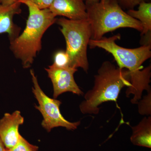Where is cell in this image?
Returning a JSON list of instances; mask_svg holds the SVG:
<instances>
[{
    "label": "cell",
    "instance_id": "obj_4",
    "mask_svg": "<svg viewBox=\"0 0 151 151\" xmlns=\"http://www.w3.org/2000/svg\"><path fill=\"white\" fill-rule=\"evenodd\" d=\"M86 4L87 20L91 30V40H99L108 32L122 28L142 32V25L130 16L116 0H100Z\"/></svg>",
    "mask_w": 151,
    "mask_h": 151
},
{
    "label": "cell",
    "instance_id": "obj_9",
    "mask_svg": "<svg viewBox=\"0 0 151 151\" xmlns=\"http://www.w3.org/2000/svg\"><path fill=\"white\" fill-rule=\"evenodd\" d=\"M49 9L55 17H63L73 20L87 19L84 0H54Z\"/></svg>",
    "mask_w": 151,
    "mask_h": 151
},
{
    "label": "cell",
    "instance_id": "obj_2",
    "mask_svg": "<svg viewBox=\"0 0 151 151\" xmlns=\"http://www.w3.org/2000/svg\"><path fill=\"white\" fill-rule=\"evenodd\" d=\"M27 6L29 15L21 34L10 42V48L24 68L30 67L42 49V39L49 28L56 23V17L49 9H40L28 1L19 2Z\"/></svg>",
    "mask_w": 151,
    "mask_h": 151
},
{
    "label": "cell",
    "instance_id": "obj_10",
    "mask_svg": "<svg viewBox=\"0 0 151 151\" xmlns=\"http://www.w3.org/2000/svg\"><path fill=\"white\" fill-rule=\"evenodd\" d=\"M20 3L17 2L11 5H3L0 1V34L8 35L10 42L20 34L21 28L14 22V17L21 13Z\"/></svg>",
    "mask_w": 151,
    "mask_h": 151
},
{
    "label": "cell",
    "instance_id": "obj_16",
    "mask_svg": "<svg viewBox=\"0 0 151 151\" xmlns=\"http://www.w3.org/2000/svg\"><path fill=\"white\" fill-rule=\"evenodd\" d=\"M116 1L123 9H133L141 3L149 2L150 0H116Z\"/></svg>",
    "mask_w": 151,
    "mask_h": 151
},
{
    "label": "cell",
    "instance_id": "obj_11",
    "mask_svg": "<svg viewBox=\"0 0 151 151\" xmlns=\"http://www.w3.org/2000/svg\"><path fill=\"white\" fill-rule=\"evenodd\" d=\"M130 138L134 145L151 148V117H145L135 127H132Z\"/></svg>",
    "mask_w": 151,
    "mask_h": 151
},
{
    "label": "cell",
    "instance_id": "obj_1",
    "mask_svg": "<svg viewBox=\"0 0 151 151\" xmlns=\"http://www.w3.org/2000/svg\"><path fill=\"white\" fill-rule=\"evenodd\" d=\"M121 38L120 34L109 37H103L99 40H90L89 46L91 48L99 47L112 55L120 68H125L129 72L131 86L126 91L127 97L134 95L131 103L137 104L142 99L144 90L151 91V66L144 69L142 66L151 57V46L143 45L135 48H127L118 45L116 41Z\"/></svg>",
    "mask_w": 151,
    "mask_h": 151
},
{
    "label": "cell",
    "instance_id": "obj_6",
    "mask_svg": "<svg viewBox=\"0 0 151 151\" xmlns=\"http://www.w3.org/2000/svg\"><path fill=\"white\" fill-rule=\"evenodd\" d=\"M30 72L33 84L32 92L39 104L38 105H35V108L43 116L41 125L44 129L48 132L53 128L58 127H64L68 130L76 129L81 122H71L66 120L60 110L61 102L47 96L40 88L34 71L31 70Z\"/></svg>",
    "mask_w": 151,
    "mask_h": 151
},
{
    "label": "cell",
    "instance_id": "obj_13",
    "mask_svg": "<svg viewBox=\"0 0 151 151\" xmlns=\"http://www.w3.org/2000/svg\"><path fill=\"white\" fill-rule=\"evenodd\" d=\"M138 102V111L140 115L150 116L151 114V91Z\"/></svg>",
    "mask_w": 151,
    "mask_h": 151
},
{
    "label": "cell",
    "instance_id": "obj_15",
    "mask_svg": "<svg viewBox=\"0 0 151 151\" xmlns=\"http://www.w3.org/2000/svg\"><path fill=\"white\" fill-rule=\"evenodd\" d=\"M69 58L66 52L59 50L55 52L53 57V65L59 67L69 66Z\"/></svg>",
    "mask_w": 151,
    "mask_h": 151
},
{
    "label": "cell",
    "instance_id": "obj_8",
    "mask_svg": "<svg viewBox=\"0 0 151 151\" xmlns=\"http://www.w3.org/2000/svg\"><path fill=\"white\" fill-rule=\"evenodd\" d=\"M24 122V118L19 111L5 113L0 120V139L6 150L12 148L18 142L21 136L19 127Z\"/></svg>",
    "mask_w": 151,
    "mask_h": 151
},
{
    "label": "cell",
    "instance_id": "obj_19",
    "mask_svg": "<svg viewBox=\"0 0 151 151\" xmlns=\"http://www.w3.org/2000/svg\"><path fill=\"white\" fill-rule=\"evenodd\" d=\"M5 147L3 144L2 142L0 139V151H4L5 150Z\"/></svg>",
    "mask_w": 151,
    "mask_h": 151
},
{
    "label": "cell",
    "instance_id": "obj_3",
    "mask_svg": "<svg viewBox=\"0 0 151 151\" xmlns=\"http://www.w3.org/2000/svg\"><path fill=\"white\" fill-rule=\"evenodd\" d=\"M94 78L93 88L84 94V100L79 105L84 114L97 115L102 103L116 102L122 89L131 86L129 72L108 60L102 63Z\"/></svg>",
    "mask_w": 151,
    "mask_h": 151
},
{
    "label": "cell",
    "instance_id": "obj_7",
    "mask_svg": "<svg viewBox=\"0 0 151 151\" xmlns=\"http://www.w3.org/2000/svg\"><path fill=\"white\" fill-rule=\"evenodd\" d=\"M45 70L51 80L53 88V98L56 99L63 93L70 92L78 95L84 92L76 84L74 78L77 68L70 67H59L52 64Z\"/></svg>",
    "mask_w": 151,
    "mask_h": 151
},
{
    "label": "cell",
    "instance_id": "obj_18",
    "mask_svg": "<svg viewBox=\"0 0 151 151\" xmlns=\"http://www.w3.org/2000/svg\"><path fill=\"white\" fill-rule=\"evenodd\" d=\"M20 0H0L1 3L4 5H11L15 3L18 2Z\"/></svg>",
    "mask_w": 151,
    "mask_h": 151
},
{
    "label": "cell",
    "instance_id": "obj_20",
    "mask_svg": "<svg viewBox=\"0 0 151 151\" xmlns=\"http://www.w3.org/2000/svg\"><path fill=\"white\" fill-rule=\"evenodd\" d=\"M100 0H84L85 3L86 4H91V3H94L97 2L99 1Z\"/></svg>",
    "mask_w": 151,
    "mask_h": 151
},
{
    "label": "cell",
    "instance_id": "obj_17",
    "mask_svg": "<svg viewBox=\"0 0 151 151\" xmlns=\"http://www.w3.org/2000/svg\"><path fill=\"white\" fill-rule=\"evenodd\" d=\"M22 1H28L40 9H49L54 0H20L19 2Z\"/></svg>",
    "mask_w": 151,
    "mask_h": 151
},
{
    "label": "cell",
    "instance_id": "obj_14",
    "mask_svg": "<svg viewBox=\"0 0 151 151\" xmlns=\"http://www.w3.org/2000/svg\"><path fill=\"white\" fill-rule=\"evenodd\" d=\"M39 147L37 146L30 144L22 136H21L19 139L12 148L9 150V151H37Z\"/></svg>",
    "mask_w": 151,
    "mask_h": 151
},
{
    "label": "cell",
    "instance_id": "obj_5",
    "mask_svg": "<svg viewBox=\"0 0 151 151\" xmlns=\"http://www.w3.org/2000/svg\"><path fill=\"white\" fill-rule=\"evenodd\" d=\"M56 23L65 38L66 52L69 58V66L83 69L87 73L89 69L87 47L91 39V30L87 19L73 20L65 18L57 19Z\"/></svg>",
    "mask_w": 151,
    "mask_h": 151
},
{
    "label": "cell",
    "instance_id": "obj_12",
    "mask_svg": "<svg viewBox=\"0 0 151 151\" xmlns=\"http://www.w3.org/2000/svg\"><path fill=\"white\" fill-rule=\"evenodd\" d=\"M138 6L137 10H128L127 13L133 18L139 21L142 25L143 29L141 35L151 37V3L144 1Z\"/></svg>",
    "mask_w": 151,
    "mask_h": 151
},
{
    "label": "cell",
    "instance_id": "obj_21",
    "mask_svg": "<svg viewBox=\"0 0 151 151\" xmlns=\"http://www.w3.org/2000/svg\"><path fill=\"white\" fill-rule=\"evenodd\" d=\"M9 151V150H6V149H5V151Z\"/></svg>",
    "mask_w": 151,
    "mask_h": 151
}]
</instances>
